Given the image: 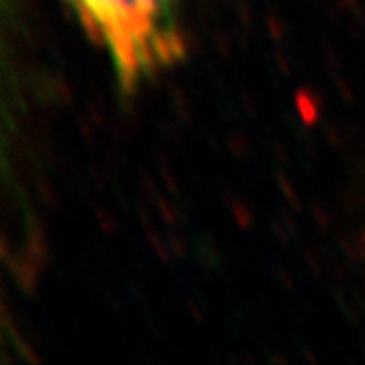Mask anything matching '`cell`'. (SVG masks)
I'll return each instance as SVG.
<instances>
[{"mask_svg": "<svg viewBox=\"0 0 365 365\" xmlns=\"http://www.w3.org/2000/svg\"><path fill=\"white\" fill-rule=\"evenodd\" d=\"M106 53L123 93H135L185 56V0H62Z\"/></svg>", "mask_w": 365, "mask_h": 365, "instance_id": "1", "label": "cell"}]
</instances>
